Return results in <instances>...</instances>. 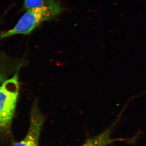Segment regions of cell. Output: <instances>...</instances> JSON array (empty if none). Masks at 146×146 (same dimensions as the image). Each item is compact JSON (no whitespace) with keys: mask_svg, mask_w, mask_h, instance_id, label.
<instances>
[{"mask_svg":"<svg viewBox=\"0 0 146 146\" xmlns=\"http://www.w3.org/2000/svg\"><path fill=\"white\" fill-rule=\"evenodd\" d=\"M18 72L0 85V146H10L12 124L19 96Z\"/></svg>","mask_w":146,"mask_h":146,"instance_id":"6da1fadb","label":"cell"},{"mask_svg":"<svg viewBox=\"0 0 146 146\" xmlns=\"http://www.w3.org/2000/svg\"><path fill=\"white\" fill-rule=\"evenodd\" d=\"M45 121L38 106V99L35 98L30 113V123L26 136L21 141L13 143L11 146H39V138Z\"/></svg>","mask_w":146,"mask_h":146,"instance_id":"7a4b0ae2","label":"cell"},{"mask_svg":"<svg viewBox=\"0 0 146 146\" xmlns=\"http://www.w3.org/2000/svg\"><path fill=\"white\" fill-rule=\"evenodd\" d=\"M114 124L106 129L96 136H93L87 139L82 146H107L110 144L118 141L124 140L111 137L112 129Z\"/></svg>","mask_w":146,"mask_h":146,"instance_id":"3957f363","label":"cell"},{"mask_svg":"<svg viewBox=\"0 0 146 146\" xmlns=\"http://www.w3.org/2000/svg\"><path fill=\"white\" fill-rule=\"evenodd\" d=\"M46 0H25L23 5V9L25 10L36 8L45 4Z\"/></svg>","mask_w":146,"mask_h":146,"instance_id":"277c9868","label":"cell"},{"mask_svg":"<svg viewBox=\"0 0 146 146\" xmlns=\"http://www.w3.org/2000/svg\"><path fill=\"white\" fill-rule=\"evenodd\" d=\"M6 72L3 66L0 63V85L7 79Z\"/></svg>","mask_w":146,"mask_h":146,"instance_id":"5b68a950","label":"cell"}]
</instances>
